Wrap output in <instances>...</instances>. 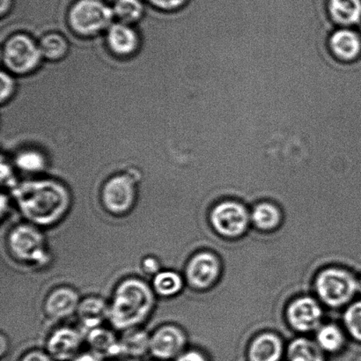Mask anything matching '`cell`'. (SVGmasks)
Instances as JSON below:
<instances>
[{"mask_svg": "<svg viewBox=\"0 0 361 361\" xmlns=\"http://www.w3.org/2000/svg\"><path fill=\"white\" fill-rule=\"evenodd\" d=\"M80 302L79 293L75 290L62 286L53 290L48 295L44 303L45 313L49 319H66L77 312Z\"/></svg>", "mask_w": 361, "mask_h": 361, "instance_id": "cell-14", "label": "cell"}, {"mask_svg": "<svg viewBox=\"0 0 361 361\" xmlns=\"http://www.w3.org/2000/svg\"><path fill=\"white\" fill-rule=\"evenodd\" d=\"M175 361H208L203 353L190 350V351H184Z\"/></svg>", "mask_w": 361, "mask_h": 361, "instance_id": "cell-33", "label": "cell"}, {"mask_svg": "<svg viewBox=\"0 0 361 361\" xmlns=\"http://www.w3.org/2000/svg\"><path fill=\"white\" fill-rule=\"evenodd\" d=\"M71 361H106L105 360L101 358L97 355H94V353H80L79 355H77L75 358L73 359Z\"/></svg>", "mask_w": 361, "mask_h": 361, "instance_id": "cell-34", "label": "cell"}, {"mask_svg": "<svg viewBox=\"0 0 361 361\" xmlns=\"http://www.w3.org/2000/svg\"><path fill=\"white\" fill-rule=\"evenodd\" d=\"M42 59L49 62H59L68 55L69 41L59 32H49L42 35L38 42Z\"/></svg>", "mask_w": 361, "mask_h": 361, "instance_id": "cell-21", "label": "cell"}, {"mask_svg": "<svg viewBox=\"0 0 361 361\" xmlns=\"http://www.w3.org/2000/svg\"><path fill=\"white\" fill-rule=\"evenodd\" d=\"M183 286L182 277L175 271H161L154 276V291L165 298L178 295L182 291Z\"/></svg>", "mask_w": 361, "mask_h": 361, "instance_id": "cell-22", "label": "cell"}, {"mask_svg": "<svg viewBox=\"0 0 361 361\" xmlns=\"http://www.w3.org/2000/svg\"><path fill=\"white\" fill-rule=\"evenodd\" d=\"M109 361H123V360H118V358H116V359L109 360Z\"/></svg>", "mask_w": 361, "mask_h": 361, "instance_id": "cell-36", "label": "cell"}, {"mask_svg": "<svg viewBox=\"0 0 361 361\" xmlns=\"http://www.w3.org/2000/svg\"><path fill=\"white\" fill-rule=\"evenodd\" d=\"M211 219L214 228L221 235L228 237L242 235L249 221L245 209L233 202L219 204L212 211Z\"/></svg>", "mask_w": 361, "mask_h": 361, "instance_id": "cell-10", "label": "cell"}, {"mask_svg": "<svg viewBox=\"0 0 361 361\" xmlns=\"http://www.w3.org/2000/svg\"><path fill=\"white\" fill-rule=\"evenodd\" d=\"M113 18L112 8L101 0H79L71 7L68 23L74 34L93 37L108 30Z\"/></svg>", "mask_w": 361, "mask_h": 361, "instance_id": "cell-3", "label": "cell"}, {"mask_svg": "<svg viewBox=\"0 0 361 361\" xmlns=\"http://www.w3.org/2000/svg\"><path fill=\"white\" fill-rule=\"evenodd\" d=\"M282 344L272 334H264L252 343L250 348V361H279L282 355Z\"/></svg>", "mask_w": 361, "mask_h": 361, "instance_id": "cell-20", "label": "cell"}, {"mask_svg": "<svg viewBox=\"0 0 361 361\" xmlns=\"http://www.w3.org/2000/svg\"><path fill=\"white\" fill-rule=\"evenodd\" d=\"M318 345L327 352H337L344 344V338L337 327L327 325L322 328L317 334Z\"/></svg>", "mask_w": 361, "mask_h": 361, "instance_id": "cell-27", "label": "cell"}, {"mask_svg": "<svg viewBox=\"0 0 361 361\" xmlns=\"http://www.w3.org/2000/svg\"><path fill=\"white\" fill-rule=\"evenodd\" d=\"M322 310L319 305L310 298L295 300L288 309V320L293 328L300 331H309L320 324Z\"/></svg>", "mask_w": 361, "mask_h": 361, "instance_id": "cell-15", "label": "cell"}, {"mask_svg": "<svg viewBox=\"0 0 361 361\" xmlns=\"http://www.w3.org/2000/svg\"><path fill=\"white\" fill-rule=\"evenodd\" d=\"M76 314L81 326L88 331L109 319V306L100 297L90 296L80 300Z\"/></svg>", "mask_w": 361, "mask_h": 361, "instance_id": "cell-17", "label": "cell"}, {"mask_svg": "<svg viewBox=\"0 0 361 361\" xmlns=\"http://www.w3.org/2000/svg\"><path fill=\"white\" fill-rule=\"evenodd\" d=\"M289 361H324L320 346L307 339H296L288 348Z\"/></svg>", "mask_w": 361, "mask_h": 361, "instance_id": "cell-24", "label": "cell"}, {"mask_svg": "<svg viewBox=\"0 0 361 361\" xmlns=\"http://www.w3.org/2000/svg\"><path fill=\"white\" fill-rule=\"evenodd\" d=\"M186 337L176 325L166 324L151 335L150 355L161 361L176 360L184 352Z\"/></svg>", "mask_w": 361, "mask_h": 361, "instance_id": "cell-8", "label": "cell"}, {"mask_svg": "<svg viewBox=\"0 0 361 361\" xmlns=\"http://www.w3.org/2000/svg\"><path fill=\"white\" fill-rule=\"evenodd\" d=\"M11 5H12V0H1V4H0V13H1L2 17L5 16L6 14L9 12Z\"/></svg>", "mask_w": 361, "mask_h": 361, "instance_id": "cell-35", "label": "cell"}, {"mask_svg": "<svg viewBox=\"0 0 361 361\" xmlns=\"http://www.w3.org/2000/svg\"><path fill=\"white\" fill-rule=\"evenodd\" d=\"M329 46L336 59L355 62L361 56V35L352 27L336 28L329 39Z\"/></svg>", "mask_w": 361, "mask_h": 361, "instance_id": "cell-11", "label": "cell"}, {"mask_svg": "<svg viewBox=\"0 0 361 361\" xmlns=\"http://www.w3.org/2000/svg\"><path fill=\"white\" fill-rule=\"evenodd\" d=\"M42 59L39 44L27 34L17 33L6 38L2 48L3 65L8 73L24 76L35 72Z\"/></svg>", "mask_w": 361, "mask_h": 361, "instance_id": "cell-5", "label": "cell"}, {"mask_svg": "<svg viewBox=\"0 0 361 361\" xmlns=\"http://www.w3.org/2000/svg\"><path fill=\"white\" fill-rule=\"evenodd\" d=\"M16 90V82L10 73L2 71L1 73V94L0 102L4 105L13 98Z\"/></svg>", "mask_w": 361, "mask_h": 361, "instance_id": "cell-29", "label": "cell"}, {"mask_svg": "<svg viewBox=\"0 0 361 361\" xmlns=\"http://www.w3.org/2000/svg\"><path fill=\"white\" fill-rule=\"evenodd\" d=\"M147 361H161V360H147Z\"/></svg>", "mask_w": 361, "mask_h": 361, "instance_id": "cell-38", "label": "cell"}, {"mask_svg": "<svg viewBox=\"0 0 361 361\" xmlns=\"http://www.w3.org/2000/svg\"><path fill=\"white\" fill-rule=\"evenodd\" d=\"M16 164L18 169L24 172L37 173L44 171L46 159L40 152L32 149L24 150L17 155Z\"/></svg>", "mask_w": 361, "mask_h": 361, "instance_id": "cell-25", "label": "cell"}, {"mask_svg": "<svg viewBox=\"0 0 361 361\" xmlns=\"http://www.w3.org/2000/svg\"><path fill=\"white\" fill-rule=\"evenodd\" d=\"M187 0H149V2L159 9L174 11L185 5Z\"/></svg>", "mask_w": 361, "mask_h": 361, "instance_id": "cell-30", "label": "cell"}, {"mask_svg": "<svg viewBox=\"0 0 361 361\" xmlns=\"http://www.w3.org/2000/svg\"><path fill=\"white\" fill-rule=\"evenodd\" d=\"M253 221L258 228L268 230L276 228L281 221L278 209L270 204H261L255 209Z\"/></svg>", "mask_w": 361, "mask_h": 361, "instance_id": "cell-26", "label": "cell"}, {"mask_svg": "<svg viewBox=\"0 0 361 361\" xmlns=\"http://www.w3.org/2000/svg\"><path fill=\"white\" fill-rule=\"evenodd\" d=\"M13 194L21 214L35 226L56 224L71 207L68 190L55 180H30L14 186Z\"/></svg>", "mask_w": 361, "mask_h": 361, "instance_id": "cell-1", "label": "cell"}, {"mask_svg": "<svg viewBox=\"0 0 361 361\" xmlns=\"http://www.w3.org/2000/svg\"><path fill=\"white\" fill-rule=\"evenodd\" d=\"M112 10L119 23L127 25L139 23L144 16V6L140 0H116Z\"/></svg>", "mask_w": 361, "mask_h": 361, "instance_id": "cell-23", "label": "cell"}, {"mask_svg": "<svg viewBox=\"0 0 361 361\" xmlns=\"http://www.w3.org/2000/svg\"><path fill=\"white\" fill-rule=\"evenodd\" d=\"M358 288L351 274L338 269H329L322 272L317 281V292L322 300L334 307L349 302Z\"/></svg>", "mask_w": 361, "mask_h": 361, "instance_id": "cell-7", "label": "cell"}, {"mask_svg": "<svg viewBox=\"0 0 361 361\" xmlns=\"http://www.w3.org/2000/svg\"><path fill=\"white\" fill-rule=\"evenodd\" d=\"M219 262L214 255L200 253L191 258L186 268V279L193 288L205 289L219 275Z\"/></svg>", "mask_w": 361, "mask_h": 361, "instance_id": "cell-13", "label": "cell"}, {"mask_svg": "<svg viewBox=\"0 0 361 361\" xmlns=\"http://www.w3.org/2000/svg\"><path fill=\"white\" fill-rule=\"evenodd\" d=\"M345 321L350 334L361 341V302L349 307L345 313Z\"/></svg>", "mask_w": 361, "mask_h": 361, "instance_id": "cell-28", "label": "cell"}, {"mask_svg": "<svg viewBox=\"0 0 361 361\" xmlns=\"http://www.w3.org/2000/svg\"><path fill=\"white\" fill-rule=\"evenodd\" d=\"M106 44L115 56L129 58L140 49V37L130 25L114 23L107 30Z\"/></svg>", "mask_w": 361, "mask_h": 361, "instance_id": "cell-12", "label": "cell"}, {"mask_svg": "<svg viewBox=\"0 0 361 361\" xmlns=\"http://www.w3.org/2000/svg\"><path fill=\"white\" fill-rule=\"evenodd\" d=\"M151 335L139 327L123 331L120 338L122 356L129 359H140L150 353Z\"/></svg>", "mask_w": 361, "mask_h": 361, "instance_id": "cell-19", "label": "cell"}, {"mask_svg": "<svg viewBox=\"0 0 361 361\" xmlns=\"http://www.w3.org/2000/svg\"><path fill=\"white\" fill-rule=\"evenodd\" d=\"M359 288H360V291H361V282L360 283Z\"/></svg>", "mask_w": 361, "mask_h": 361, "instance_id": "cell-37", "label": "cell"}, {"mask_svg": "<svg viewBox=\"0 0 361 361\" xmlns=\"http://www.w3.org/2000/svg\"><path fill=\"white\" fill-rule=\"evenodd\" d=\"M142 270L148 275H157L160 272V263L154 257H147L142 262Z\"/></svg>", "mask_w": 361, "mask_h": 361, "instance_id": "cell-32", "label": "cell"}, {"mask_svg": "<svg viewBox=\"0 0 361 361\" xmlns=\"http://www.w3.org/2000/svg\"><path fill=\"white\" fill-rule=\"evenodd\" d=\"M86 341L90 352L104 360H112L122 355L120 339L111 331L104 328H95L88 331Z\"/></svg>", "mask_w": 361, "mask_h": 361, "instance_id": "cell-16", "label": "cell"}, {"mask_svg": "<svg viewBox=\"0 0 361 361\" xmlns=\"http://www.w3.org/2000/svg\"><path fill=\"white\" fill-rule=\"evenodd\" d=\"M19 361H56L53 359L47 352L41 350H32V351L24 353Z\"/></svg>", "mask_w": 361, "mask_h": 361, "instance_id": "cell-31", "label": "cell"}, {"mask_svg": "<svg viewBox=\"0 0 361 361\" xmlns=\"http://www.w3.org/2000/svg\"><path fill=\"white\" fill-rule=\"evenodd\" d=\"M154 305V291L149 285L140 279H126L116 286L109 320L118 331L139 327L149 317Z\"/></svg>", "mask_w": 361, "mask_h": 361, "instance_id": "cell-2", "label": "cell"}, {"mask_svg": "<svg viewBox=\"0 0 361 361\" xmlns=\"http://www.w3.org/2000/svg\"><path fill=\"white\" fill-rule=\"evenodd\" d=\"M327 9L338 26L351 27L361 23V0H329Z\"/></svg>", "mask_w": 361, "mask_h": 361, "instance_id": "cell-18", "label": "cell"}, {"mask_svg": "<svg viewBox=\"0 0 361 361\" xmlns=\"http://www.w3.org/2000/svg\"><path fill=\"white\" fill-rule=\"evenodd\" d=\"M137 178L134 175L119 174L105 183L102 190V201L106 210L114 215L128 214L135 204Z\"/></svg>", "mask_w": 361, "mask_h": 361, "instance_id": "cell-6", "label": "cell"}, {"mask_svg": "<svg viewBox=\"0 0 361 361\" xmlns=\"http://www.w3.org/2000/svg\"><path fill=\"white\" fill-rule=\"evenodd\" d=\"M11 254L21 263L42 267L49 261L47 243L37 226L20 224L11 230L7 239Z\"/></svg>", "mask_w": 361, "mask_h": 361, "instance_id": "cell-4", "label": "cell"}, {"mask_svg": "<svg viewBox=\"0 0 361 361\" xmlns=\"http://www.w3.org/2000/svg\"><path fill=\"white\" fill-rule=\"evenodd\" d=\"M85 338L86 335L75 328H59L49 335L46 352L56 361H71L80 355Z\"/></svg>", "mask_w": 361, "mask_h": 361, "instance_id": "cell-9", "label": "cell"}]
</instances>
